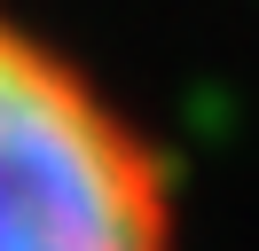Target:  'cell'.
<instances>
[{"instance_id":"obj_1","label":"cell","mask_w":259,"mask_h":251,"mask_svg":"<svg viewBox=\"0 0 259 251\" xmlns=\"http://www.w3.org/2000/svg\"><path fill=\"white\" fill-rule=\"evenodd\" d=\"M0 251H189L149 110L16 0H0Z\"/></svg>"}]
</instances>
